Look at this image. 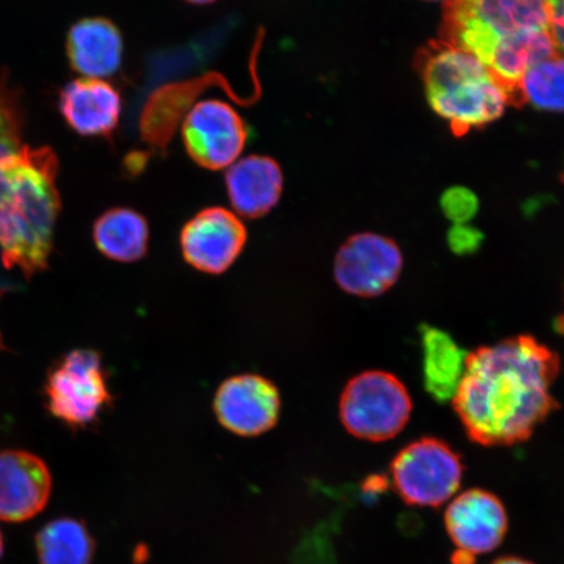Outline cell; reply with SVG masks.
Here are the masks:
<instances>
[{
    "label": "cell",
    "mask_w": 564,
    "mask_h": 564,
    "mask_svg": "<svg viewBox=\"0 0 564 564\" xmlns=\"http://www.w3.org/2000/svg\"><path fill=\"white\" fill-rule=\"evenodd\" d=\"M561 358L532 335L468 352L453 403L471 442L510 447L527 442L560 404L553 386Z\"/></svg>",
    "instance_id": "cell-1"
},
{
    "label": "cell",
    "mask_w": 564,
    "mask_h": 564,
    "mask_svg": "<svg viewBox=\"0 0 564 564\" xmlns=\"http://www.w3.org/2000/svg\"><path fill=\"white\" fill-rule=\"evenodd\" d=\"M441 40L488 67L513 106L527 70L556 53L546 0H448Z\"/></svg>",
    "instance_id": "cell-2"
},
{
    "label": "cell",
    "mask_w": 564,
    "mask_h": 564,
    "mask_svg": "<svg viewBox=\"0 0 564 564\" xmlns=\"http://www.w3.org/2000/svg\"><path fill=\"white\" fill-rule=\"evenodd\" d=\"M56 173L48 148L0 154V257L7 271L31 279L46 270L61 210Z\"/></svg>",
    "instance_id": "cell-3"
},
{
    "label": "cell",
    "mask_w": 564,
    "mask_h": 564,
    "mask_svg": "<svg viewBox=\"0 0 564 564\" xmlns=\"http://www.w3.org/2000/svg\"><path fill=\"white\" fill-rule=\"evenodd\" d=\"M430 108L457 138L496 122L509 97L488 67L443 40L421 48L415 59Z\"/></svg>",
    "instance_id": "cell-4"
},
{
    "label": "cell",
    "mask_w": 564,
    "mask_h": 564,
    "mask_svg": "<svg viewBox=\"0 0 564 564\" xmlns=\"http://www.w3.org/2000/svg\"><path fill=\"white\" fill-rule=\"evenodd\" d=\"M411 393L393 373L369 370L352 377L338 404L343 426L355 438L379 443L398 436L411 420Z\"/></svg>",
    "instance_id": "cell-5"
},
{
    "label": "cell",
    "mask_w": 564,
    "mask_h": 564,
    "mask_svg": "<svg viewBox=\"0 0 564 564\" xmlns=\"http://www.w3.org/2000/svg\"><path fill=\"white\" fill-rule=\"evenodd\" d=\"M45 398L48 411L67 426L94 425L112 401L101 356L91 349L67 352L48 372Z\"/></svg>",
    "instance_id": "cell-6"
},
{
    "label": "cell",
    "mask_w": 564,
    "mask_h": 564,
    "mask_svg": "<svg viewBox=\"0 0 564 564\" xmlns=\"http://www.w3.org/2000/svg\"><path fill=\"white\" fill-rule=\"evenodd\" d=\"M463 475L460 455L433 436L409 443L391 463L393 489L409 506L446 503L460 489Z\"/></svg>",
    "instance_id": "cell-7"
},
{
    "label": "cell",
    "mask_w": 564,
    "mask_h": 564,
    "mask_svg": "<svg viewBox=\"0 0 564 564\" xmlns=\"http://www.w3.org/2000/svg\"><path fill=\"white\" fill-rule=\"evenodd\" d=\"M249 138V126L239 112L215 98L194 104L182 121V140L188 156L208 171H223L235 164Z\"/></svg>",
    "instance_id": "cell-8"
},
{
    "label": "cell",
    "mask_w": 564,
    "mask_h": 564,
    "mask_svg": "<svg viewBox=\"0 0 564 564\" xmlns=\"http://www.w3.org/2000/svg\"><path fill=\"white\" fill-rule=\"evenodd\" d=\"M403 268V252L393 239L376 232H358L338 249L334 274L345 293L376 299L397 285Z\"/></svg>",
    "instance_id": "cell-9"
},
{
    "label": "cell",
    "mask_w": 564,
    "mask_h": 564,
    "mask_svg": "<svg viewBox=\"0 0 564 564\" xmlns=\"http://www.w3.org/2000/svg\"><path fill=\"white\" fill-rule=\"evenodd\" d=\"M247 230L241 218L223 207L204 208L181 231L183 258L195 270L221 274L243 250Z\"/></svg>",
    "instance_id": "cell-10"
},
{
    "label": "cell",
    "mask_w": 564,
    "mask_h": 564,
    "mask_svg": "<svg viewBox=\"0 0 564 564\" xmlns=\"http://www.w3.org/2000/svg\"><path fill=\"white\" fill-rule=\"evenodd\" d=\"M216 417L230 433L258 436L276 426L280 417V393L271 380L245 373L225 380L216 392Z\"/></svg>",
    "instance_id": "cell-11"
},
{
    "label": "cell",
    "mask_w": 564,
    "mask_h": 564,
    "mask_svg": "<svg viewBox=\"0 0 564 564\" xmlns=\"http://www.w3.org/2000/svg\"><path fill=\"white\" fill-rule=\"evenodd\" d=\"M53 478L42 458L26 451L0 453V520L25 523L46 509Z\"/></svg>",
    "instance_id": "cell-12"
},
{
    "label": "cell",
    "mask_w": 564,
    "mask_h": 564,
    "mask_svg": "<svg viewBox=\"0 0 564 564\" xmlns=\"http://www.w3.org/2000/svg\"><path fill=\"white\" fill-rule=\"evenodd\" d=\"M444 525L457 549L478 555L490 553L502 544L509 518L497 496L482 489H471L448 505Z\"/></svg>",
    "instance_id": "cell-13"
},
{
    "label": "cell",
    "mask_w": 564,
    "mask_h": 564,
    "mask_svg": "<svg viewBox=\"0 0 564 564\" xmlns=\"http://www.w3.org/2000/svg\"><path fill=\"white\" fill-rule=\"evenodd\" d=\"M63 118L82 137L105 138L116 131L122 115V98L108 82L82 77L61 94Z\"/></svg>",
    "instance_id": "cell-14"
},
{
    "label": "cell",
    "mask_w": 564,
    "mask_h": 564,
    "mask_svg": "<svg viewBox=\"0 0 564 564\" xmlns=\"http://www.w3.org/2000/svg\"><path fill=\"white\" fill-rule=\"evenodd\" d=\"M225 186L238 215L259 218L278 206L284 189V174L276 160L252 154L228 167Z\"/></svg>",
    "instance_id": "cell-15"
},
{
    "label": "cell",
    "mask_w": 564,
    "mask_h": 564,
    "mask_svg": "<svg viewBox=\"0 0 564 564\" xmlns=\"http://www.w3.org/2000/svg\"><path fill=\"white\" fill-rule=\"evenodd\" d=\"M123 51L121 31L108 19H84L68 33L70 66L88 79L105 80L117 74L122 66Z\"/></svg>",
    "instance_id": "cell-16"
},
{
    "label": "cell",
    "mask_w": 564,
    "mask_h": 564,
    "mask_svg": "<svg viewBox=\"0 0 564 564\" xmlns=\"http://www.w3.org/2000/svg\"><path fill=\"white\" fill-rule=\"evenodd\" d=\"M421 340L423 384L427 393L442 404L453 401L464 376L467 352L453 336L432 326L422 327Z\"/></svg>",
    "instance_id": "cell-17"
},
{
    "label": "cell",
    "mask_w": 564,
    "mask_h": 564,
    "mask_svg": "<svg viewBox=\"0 0 564 564\" xmlns=\"http://www.w3.org/2000/svg\"><path fill=\"white\" fill-rule=\"evenodd\" d=\"M97 249L115 262L133 263L147 256L150 227L144 216L130 208H112L97 218Z\"/></svg>",
    "instance_id": "cell-18"
},
{
    "label": "cell",
    "mask_w": 564,
    "mask_h": 564,
    "mask_svg": "<svg viewBox=\"0 0 564 564\" xmlns=\"http://www.w3.org/2000/svg\"><path fill=\"white\" fill-rule=\"evenodd\" d=\"M35 552L40 564H90L95 542L82 521L62 518L40 529Z\"/></svg>",
    "instance_id": "cell-19"
},
{
    "label": "cell",
    "mask_w": 564,
    "mask_h": 564,
    "mask_svg": "<svg viewBox=\"0 0 564 564\" xmlns=\"http://www.w3.org/2000/svg\"><path fill=\"white\" fill-rule=\"evenodd\" d=\"M523 104L545 111H564V56L555 53L529 68L520 84Z\"/></svg>",
    "instance_id": "cell-20"
},
{
    "label": "cell",
    "mask_w": 564,
    "mask_h": 564,
    "mask_svg": "<svg viewBox=\"0 0 564 564\" xmlns=\"http://www.w3.org/2000/svg\"><path fill=\"white\" fill-rule=\"evenodd\" d=\"M24 111L18 90L0 73V154L23 147Z\"/></svg>",
    "instance_id": "cell-21"
},
{
    "label": "cell",
    "mask_w": 564,
    "mask_h": 564,
    "mask_svg": "<svg viewBox=\"0 0 564 564\" xmlns=\"http://www.w3.org/2000/svg\"><path fill=\"white\" fill-rule=\"evenodd\" d=\"M441 209L454 225L469 224L477 215L479 200L468 187H449L441 197Z\"/></svg>",
    "instance_id": "cell-22"
},
{
    "label": "cell",
    "mask_w": 564,
    "mask_h": 564,
    "mask_svg": "<svg viewBox=\"0 0 564 564\" xmlns=\"http://www.w3.org/2000/svg\"><path fill=\"white\" fill-rule=\"evenodd\" d=\"M451 251L457 256H470L481 249L484 235L481 230L469 227V224L454 225L447 235Z\"/></svg>",
    "instance_id": "cell-23"
},
{
    "label": "cell",
    "mask_w": 564,
    "mask_h": 564,
    "mask_svg": "<svg viewBox=\"0 0 564 564\" xmlns=\"http://www.w3.org/2000/svg\"><path fill=\"white\" fill-rule=\"evenodd\" d=\"M546 6L555 51L564 56V0H546Z\"/></svg>",
    "instance_id": "cell-24"
},
{
    "label": "cell",
    "mask_w": 564,
    "mask_h": 564,
    "mask_svg": "<svg viewBox=\"0 0 564 564\" xmlns=\"http://www.w3.org/2000/svg\"><path fill=\"white\" fill-rule=\"evenodd\" d=\"M475 556L476 555L469 552H465V550L457 549L451 562H453V564H475Z\"/></svg>",
    "instance_id": "cell-25"
},
{
    "label": "cell",
    "mask_w": 564,
    "mask_h": 564,
    "mask_svg": "<svg viewBox=\"0 0 564 564\" xmlns=\"http://www.w3.org/2000/svg\"><path fill=\"white\" fill-rule=\"evenodd\" d=\"M491 564H534L523 558H519V556H502V558H498L494 561Z\"/></svg>",
    "instance_id": "cell-26"
},
{
    "label": "cell",
    "mask_w": 564,
    "mask_h": 564,
    "mask_svg": "<svg viewBox=\"0 0 564 564\" xmlns=\"http://www.w3.org/2000/svg\"><path fill=\"white\" fill-rule=\"evenodd\" d=\"M2 268H3V270H7V268L3 264L2 257H0V272H2ZM9 289H10L9 282H6V280L2 276V273H0V297H2V295L7 291H9Z\"/></svg>",
    "instance_id": "cell-27"
},
{
    "label": "cell",
    "mask_w": 564,
    "mask_h": 564,
    "mask_svg": "<svg viewBox=\"0 0 564 564\" xmlns=\"http://www.w3.org/2000/svg\"><path fill=\"white\" fill-rule=\"evenodd\" d=\"M185 2L194 6H207L217 2V0H185Z\"/></svg>",
    "instance_id": "cell-28"
},
{
    "label": "cell",
    "mask_w": 564,
    "mask_h": 564,
    "mask_svg": "<svg viewBox=\"0 0 564 564\" xmlns=\"http://www.w3.org/2000/svg\"><path fill=\"white\" fill-rule=\"evenodd\" d=\"M556 328L561 330V334H564V316L556 321Z\"/></svg>",
    "instance_id": "cell-29"
},
{
    "label": "cell",
    "mask_w": 564,
    "mask_h": 564,
    "mask_svg": "<svg viewBox=\"0 0 564 564\" xmlns=\"http://www.w3.org/2000/svg\"><path fill=\"white\" fill-rule=\"evenodd\" d=\"M3 553H4V540H3L2 532H0V558H2Z\"/></svg>",
    "instance_id": "cell-30"
},
{
    "label": "cell",
    "mask_w": 564,
    "mask_h": 564,
    "mask_svg": "<svg viewBox=\"0 0 564 564\" xmlns=\"http://www.w3.org/2000/svg\"><path fill=\"white\" fill-rule=\"evenodd\" d=\"M432 2H444V3H446V2H448V0H432Z\"/></svg>",
    "instance_id": "cell-31"
},
{
    "label": "cell",
    "mask_w": 564,
    "mask_h": 564,
    "mask_svg": "<svg viewBox=\"0 0 564 564\" xmlns=\"http://www.w3.org/2000/svg\"><path fill=\"white\" fill-rule=\"evenodd\" d=\"M563 181H564V175H563Z\"/></svg>",
    "instance_id": "cell-32"
}]
</instances>
